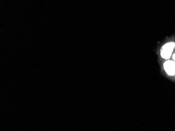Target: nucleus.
<instances>
[{"label": "nucleus", "mask_w": 175, "mask_h": 131, "mask_svg": "<svg viewBox=\"0 0 175 131\" xmlns=\"http://www.w3.org/2000/svg\"><path fill=\"white\" fill-rule=\"evenodd\" d=\"M166 72L171 76L175 75V62L171 60L166 61L164 64Z\"/></svg>", "instance_id": "nucleus-1"}, {"label": "nucleus", "mask_w": 175, "mask_h": 131, "mask_svg": "<svg viewBox=\"0 0 175 131\" xmlns=\"http://www.w3.org/2000/svg\"><path fill=\"white\" fill-rule=\"evenodd\" d=\"M172 52L168 51V50H162V52H161V56L163 58L165 59H169L171 55Z\"/></svg>", "instance_id": "nucleus-2"}, {"label": "nucleus", "mask_w": 175, "mask_h": 131, "mask_svg": "<svg viewBox=\"0 0 175 131\" xmlns=\"http://www.w3.org/2000/svg\"><path fill=\"white\" fill-rule=\"evenodd\" d=\"M175 46V44L174 43H169L166 44H165L163 47L162 50H168L172 52V50L173 48Z\"/></svg>", "instance_id": "nucleus-3"}, {"label": "nucleus", "mask_w": 175, "mask_h": 131, "mask_svg": "<svg viewBox=\"0 0 175 131\" xmlns=\"http://www.w3.org/2000/svg\"><path fill=\"white\" fill-rule=\"evenodd\" d=\"M173 59H174V60H175V54H173Z\"/></svg>", "instance_id": "nucleus-4"}]
</instances>
